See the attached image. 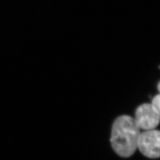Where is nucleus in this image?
I'll return each mask as SVG.
<instances>
[{
  "mask_svg": "<svg viewBox=\"0 0 160 160\" xmlns=\"http://www.w3.org/2000/svg\"><path fill=\"white\" fill-rule=\"evenodd\" d=\"M158 90L160 92V82L158 83Z\"/></svg>",
  "mask_w": 160,
  "mask_h": 160,
  "instance_id": "obj_5",
  "label": "nucleus"
},
{
  "mask_svg": "<svg viewBox=\"0 0 160 160\" xmlns=\"http://www.w3.org/2000/svg\"><path fill=\"white\" fill-rule=\"evenodd\" d=\"M134 119L140 129L153 130L160 123V114L151 103H145L138 108Z\"/></svg>",
  "mask_w": 160,
  "mask_h": 160,
  "instance_id": "obj_3",
  "label": "nucleus"
},
{
  "mask_svg": "<svg viewBox=\"0 0 160 160\" xmlns=\"http://www.w3.org/2000/svg\"><path fill=\"white\" fill-rule=\"evenodd\" d=\"M151 104L154 106L155 109L160 114V94L157 95L155 97L152 99Z\"/></svg>",
  "mask_w": 160,
  "mask_h": 160,
  "instance_id": "obj_4",
  "label": "nucleus"
},
{
  "mask_svg": "<svg viewBox=\"0 0 160 160\" xmlns=\"http://www.w3.org/2000/svg\"><path fill=\"white\" fill-rule=\"evenodd\" d=\"M138 148L147 157H160V131L153 129L141 133Z\"/></svg>",
  "mask_w": 160,
  "mask_h": 160,
  "instance_id": "obj_2",
  "label": "nucleus"
},
{
  "mask_svg": "<svg viewBox=\"0 0 160 160\" xmlns=\"http://www.w3.org/2000/svg\"><path fill=\"white\" fill-rule=\"evenodd\" d=\"M140 128L129 116L118 118L113 123L110 141L114 151L122 157L132 156L138 149Z\"/></svg>",
  "mask_w": 160,
  "mask_h": 160,
  "instance_id": "obj_1",
  "label": "nucleus"
}]
</instances>
